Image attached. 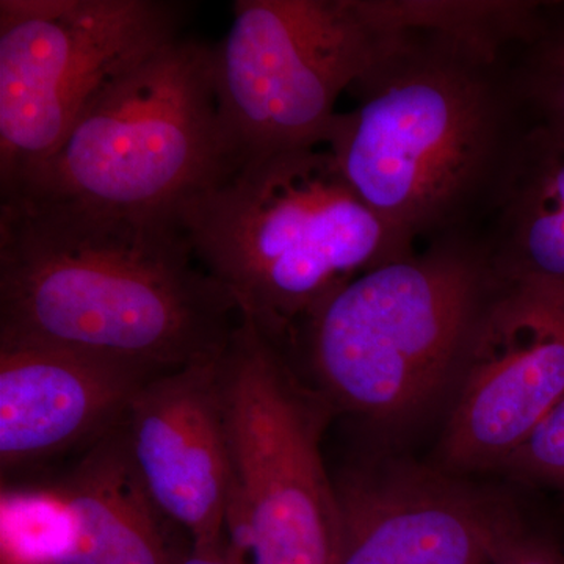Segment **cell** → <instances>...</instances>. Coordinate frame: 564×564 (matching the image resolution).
I'll use <instances>...</instances> for the list:
<instances>
[{"label": "cell", "mask_w": 564, "mask_h": 564, "mask_svg": "<svg viewBox=\"0 0 564 564\" xmlns=\"http://www.w3.org/2000/svg\"><path fill=\"white\" fill-rule=\"evenodd\" d=\"M391 28L325 148L408 248L477 236L533 128L511 44L529 0H388Z\"/></svg>", "instance_id": "6da1fadb"}, {"label": "cell", "mask_w": 564, "mask_h": 564, "mask_svg": "<svg viewBox=\"0 0 564 564\" xmlns=\"http://www.w3.org/2000/svg\"><path fill=\"white\" fill-rule=\"evenodd\" d=\"M237 322L236 300L196 261L173 212L2 195L0 344L161 375L220 358Z\"/></svg>", "instance_id": "7a4b0ae2"}, {"label": "cell", "mask_w": 564, "mask_h": 564, "mask_svg": "<svg viewBox=\"0 0 564 564\" xmlns=\"http://www.w3.org/2000/svg\"><path fill=\"white\" fill-rule=\"evenodd\" d=\"M173 214L199 265L280 347L345 284L415 252L325 147L252 159Z\"/></svg>", "instance_id": "3957f363"}, {"label": "cell", "mask_w": 564, "mask_h": 564, "mask_svg": "<svg viewBox=\"0 0 564 564\" xmlns=\"http://www.w3.org/2000/svg\"><path fill=\"white\" fill-rule=\"evenodd\" d=\"M497 282L478 236L436 240L359 274L280 348H302L332 406L369 422H403L456 381Z\"/></svg>", "instance_id": "277c9868"}, {"label": "cell", "mask_w": 564, "mask_h": 564, "mask_svg": "<svg viewBox=\"0 0 564 564\" xmlns=\"http://www.w3.org/2000/svg\"><path fill=\"white\" fill-rule=\"evenodd\" d=\"M214 85V47L163 44L104 88L54 154L13 192L121 214L173 212L240 169Z\"/></svg>", "instance_id": "5b68a950"}, {"label": "cell", "mask_w": 564, "mask_h": 564, "mask_svg": "<svg viewBox=\"0 0 564 564\" xmlns=\"http://www.w3.org/2000/svg\"><path fill=\"white\" fill-rule=\"evenodd\" d=\"M218 380L231 459L226 534L250 564H334L340 514L321 451L326 403L247 315Z\"/></svg>", "instance_id": "8992f818"}, {"label": "cell", "mask_w": 564, "mask_h": 564, "mask_svg": "<svg viewBox=\"0 0 564 564\" xmlns=\"http://www.w3.org/2000/svg\"><path fill=\"white\" fill-rule=\"evenodd\" d=\"M214 47L218 113L240 165L325 147L340 95L391 28L388 0H237Z\"/></svg>", "instance_id": "52a82bcc"}, {"label": "cell", "mask_w": 564, "mask_h": 564, "mask_svg": "<svg viewBox=\"0 0 564 564\" xmlns=\"http://www.w3.org/2000/svg\"><path fill=\"white\" fill-rule=\"evenodd\" d=\"M187 3L0 0V193L62 147L96 96L180 39Z\"/></svg>", "instance_id": "ba28073f"}, {"label": "cell", "mask_w": 564, "mask_h": 564, "mask_svg": "<svg viewBox=\"0 0 564 564\" xmlns=\"http://www.w3.org/2000/svg\"><path fill=\"white\" fill-rule=\"evenodd\" d=\"M456 381L445 462L466 470L502 467L564 397V289L499 280Z\"/></svg>", "instance_id": "9c48e42d"}, {"label": "cell", "mask_w": 564, "mask_h": 564, "mask_svg": "<svg viewBox=\"0 0 564 564\" xmlns=\"http://www.w3.org/2000/svg\"><path fill=\"white\" fill-rule=\"evenodd\" d=\"M334 486V564H486L518 532L499 500L413 467H355Z\"/></svg>", "instance_id": "30bf717a"}, {"label": "cell", "mask_w": 564, "mask_h": 564, "mask_svg": "<svg viewBox=\"0 0 564 564\" xmlns=\"http://www.w3.org/2000/svg\"><path fill=\"white\" fill-rule=\"evenodd\" d=\"M218 362L159 375L122 421L126 447L155 510L193 544L226 534L231 459Z\"/></svg>", "instance_id": "8fae6325"}, {"label": "cell", "mask_w": 564, "mask_h": 564, "mask_svg": "<svg viewBox=\"0 0 564 564\" xmlns=\"http://www.w3.org/2000/svg\"><path fill=\"white\" fill-rule=\"evenodd\" d=\"M155 377L77 352L0 344L2 485L29 480L55 459L98 444Z\"/></svg>", "instance_id": "7c38bea8"}, {"label": "cell", "mask_w": 564, "mask_h": 564, "mask_svg": "<svg viewBox=\"0 0 564 564\" xmlns=\"http://www.w3.org/2000/svg\"><path fill=\"white\" fill-rule=\"evenodd\" d=\"M51 480L61 521L46 564H174L191 543L181 545L141 486L122 423Z\"/></svg>", "instance_id": "4fadbf2b"}, {"label": "cell", "mask_w": 564, "mask_h": 564, "mask_svg": "<svg viewBox=\"0 0 564 564\" xmlns=\"http://www.w3.org/2000/svg\"><path fill=\"white\" fill-rule=\"evenodd\" d=\"M502 281L564 289V143L532 128L477 234Z\"/></svg>", "instance_id": "5bb4252c"}, {"label": "cell", "mask_w": 564, "mask_h": 564, "mask_svg": "<svg viewBox=\"0 0 564 564\" xmlns=\"http://www.w3.org/2000/svg\"><path fill=\"white\" fill-rule=\"evenodd\" d=\"M511 65L533 128L564 143V0H532Z\"/></svg>", "instance_id": "9a60e30c"}, {"label": "cell", "mask_w": 564, "mask_h": 564, "mask_svg": "<svg viewBox=\"0 0 564 564\" xmlns=\"http://www.w3.org/2000/svg\"><path fill=\"white\" fill-rule=\"evenodd\" d=\"M502 467L530 480L564 486V397Z\"/></svg>", "instance_id": "2e32d148"}, {"label": "cell", "mask_w": 564, "mask_h": 564, "mask_svg": "<svg viewBox=\"0 0 564 564\" xmlns=\"http://www.w3.org/2000/svg\"><path fill=\"white\" fill-rule=\"evenodd\" d=\"M486 564H564V556L543 541L516 532L499 545Z\"/></svg>", "instance_id": "e0dca14e"}, {"label": "cell", "mask_w": 564, "mask_h": 564, "mask_svg": "<svg viewBox=\"0 0 564 564\" xmlns=\"http://www.w3.org/2000/svg\"><path fill=\"white\" fill-rule=\"evenodd\" d=\"M174 564H250L247 556L234 547L228 534L215 543L185 545Z\"/></svg>", "instance_id": "ac0fdd59"}]
</instances>
